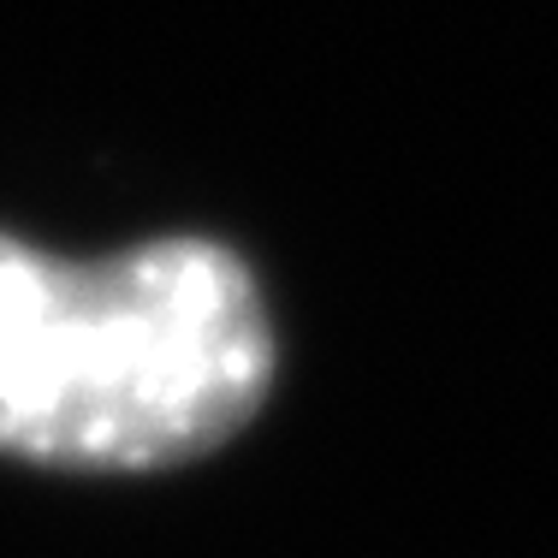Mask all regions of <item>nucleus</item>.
<instances>
[{
	"label": "nucleus",
	"instance_id": "obj_1",
	"mask_svg": "<svg viewBox=\"0 0 558 558\" xmlns=\"http://www.w3.org/2000/svg\"><path fill=\"white\" fill-rule=\"evenodd\" d=\"M268 387V303L215 238L60 262L0 232V458L167 470L226 446Z\"/></svg>",
	"mask_w": 558,
	"mask_h": 558
}]
</instances>
